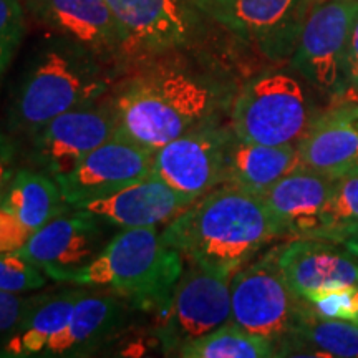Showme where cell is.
Segmentation results:
<instances>
[{"label":"cell","instance_id":"6da1fadb","mask_svg":"<svg viewBox=\"0 0 358 358\" xmlns=\"http://www.w3.org/2000/svg\"><path fill=\"white\" fill-rule=\"evenodd\" d=\"M282 236L261 196L229 185L209 191L161 232L187 261L229 277Z\"/></svg>","mask_w":358,"mask_h":358},{"label":"cell","instance_id":"7a4b0ae2","mask_svg":"<svg viewBox=\"0 0 358 358\" xmlns=\"http://www.w3.org/2000/svg\"><path fill=\"white\" fill-rule=\"evenodd\" d=\"M120 133L156 151L189 129L217 118L221 88L185 65L155 62L113 87Z\"/></svg>","mask_w":358,"mask_h":358},{"label":"cell","instance_id":"3957f363","mask_svg":"<svg viewBox=\"0 0 358 358\" xmlns=\"http://www.w3.org/2000/svg\"><path fill=\"white\" fill-rule=\"evenodd\" d=\"M116 70L58 34H48L27 60L7 108V129L29 136L55 116L101 100Z\"/></svg>","mask_w":358,"mask_h":358},{"label":"cell","instance_id":"277c9868","mask_svg":"<svg viewBox=\"0 0 358 358\" xmlns=\"http://www.w3.org/2000/svg\"><path fill=\"white\" fill-rule=\"evenodd\" d=\"M182 268V256L164 243L156 227H136L111 237L101 252L65 284L106 289L133 307L161 313Z\"/></svg>","mask_w":358,"mask_h":358},{"label":"cell","instance_id":"5b68a950","mask_svg":"<svg viewBox=\"0 0 358 358\" xmlns=\"http://www.w3.org/2000/svg\"><path fill=\"white\" fill-rule=\"evenodd\" d=\"M307 88L289 71H267L244 85L231 110L237 138L261 145H297L315 120Z\"/></svg>","mask_w":358,"mask_h":358},{"label":"cell","instance_id":"8992f818","mask_svg":"<svg viewBox=\"0 0 358 358\" xmlns=\"http://www.w3.org/2000/svg\"><path fill=\"white\" fill-rule=\"evenodd\" d=\"M308 303L290 289L277 264V249L249 262L231 279V320L277 345L294 332Z\"/></svg>","mask_w":358,"mask_h":358},{"label":"cell","instance_id":"52a82bcc","mask_svg":"<svg viewBox=\"0 0 358 358\" xmlns=\"http://www.w3.org/2000/svg\"><path fill=\"white\" fill-rule=\"evenodd\" d=\"M358 0H324L308 8L290 64L306 82L330 98L345 96L347 48Z\"/></svg>","mask_w":358,"mask_h":358},{"label":"cell","instance_id":"ba28073f","mask_svg":"<svg viewBox=\"0 0 358 358\" xmlns=\"http://www.w3.org/2000/svg\"><path fill=\"white\" fill-rule=\"evenodd\" d=\"M156 330L164 353L213 332L231 320V279L187 261Z\"/></svg>","mask_w":358,"mask_h":358},{"label":"cell","instance_id":"9c48e42d","mask_svg":"<svg viewBox=\"0 0 358 358\" xmlns=\"http://www.w3.org/2000/svg\"><path fill=\"white\" fill-rule=\"evenodd\" d=\"M118 118L108 101H93L55 116L29 134L30 166L53 179L73 171L98 146L118 133Z\"/></svg>","mask_w":358,"mask_h":358},{"label":"cell","instance_id":"30bf717a","mask_svg":"<svg viewBox=\"0 0 358 358\" xmlns=\"http://www.w3.org/2000/svg\"><path fill=\"white\" fill-rule=\"evenodd\" d=\"M234 131L209 120L153 151V169L174 189L198 201L224 185Z\"/></svg>","mask_w":358,"mask_h":358},{"label":"cell","instance_id":"8fae6325","mask_svg":"<svg viewBox=\"0 0 358 358\" xmlns=\"http://www.w3.org/2000/svg\"><path fill=\"white\" fill-rule=\"evenodd\" d=\"M209 17L268 58L292 57L307 0H194Z\"/></svg>","mask_w":358,"mask_h":358},{"label":"cell","instance_id":"7c38bea8","mask_svg":"<svg viewBox=\"0 0 358 358\" xmlns=\"http://www.w3.org/2000/svg\"><path fill=\"white\" fill-rule=\"evenodd\" d=\"M38 24L120 70L131 60L124 34L105 0H22Z\"/></svg>","mask_w":358,"mask_h":358},{"label":"cell","instance_id":"4fadbf2b","mask_svg":"<svg viewBox=\"0 0 358 358\" xmlns=\"http://www.w3.org/2000/svg\"><path fill=\"white\" fill-rule=\"evenodd\" d=\"M71 211L48 221L29 237L24 248L15 250L57 282H65L88 266L108 243L106 222L87 211Z\"/></svg>","mask_w":358,"mask_h":358},{"label":"cell","instance_id":"5bb4252c","mask_svg":"<svg viewBox=\"0 0 358 358\" xmlns=\"http://www.w3.org/2000/svg\"><path fill=\"white\" fill-rule=\"evenodd\" d=\"M153 151L116 133L73 171L55 179L71 208L115 194L153 173Z\"/></svg>","mask_w":358,"mask_h":358},{"label":"cell","instance_id":"9a60e30c","mask_svg":"<svg viewBox=\"0 0 358 358\" xmlns=\"http://www.w3.org/2000/svg\"><path fill=\"white\" fill-rule=\"evenodd\" d=\"M131 60H155L189 42L192 22L179 0H105Z\"/></svg>","mask_w":358,"mask_h":358},{"label":"cell","instance_id":"2e32d148","mask_svg":"<svg viewBox=\"0 0 358 358\" xmlns=\"http://www.w3.org/2000/svg\"><path fill=\"white\" fill-rule=\"evenodd\" d=\"M192 203L196 201L174 189L153 171L150 176L116 191L115 194L78 204L71 209L87 211L110 226L136 229L159 226L179 216Z\"/></svg>","mask_w":358,"mask_h":358},{"label":"cell","instance_id":"e0dca14e","mask_svg":"<svg viewBox=\"0 0 358 358\" xmlns=\"http://www.w3.org/2000/svg\"><path fill=\"white\" fill-rule=\"evenodd\" d=\"M277 264L299 297L315 290L358 284V261L337 243L319 237H294L277 249Z\"/></svg>","mask_w":358,"mask_h":358},{"label":"cell","instance_id":"ac0fdd59","mask_svg":"<svg viewBox=\"0 0 358 358\" xmlns=\"http://www.w3.org/2000/svg\"><path fill=\"white\" fill-rule=\"evenodd\" d=\"M335 179L330 174L299 166L280 178L262 196L268 213L280 226L282 234L292 237L315 234Z\"/></svg>","mask_w":358,"mask_h":358},{"label":"cell","instance_id":"d6986e66","mask_svg":"<svg viewBox=\"0 0 358 358\" xmlns=\"http://www.w3.org/2000/svg\"><path fill=\"white\" fill-rule=\"evenodd\" d=\"M301 166L338 178L358 168V101L315 116L297 143Z\"/></svg>","mask_w":358,"mask_h":358},{"label":"cell","instance_id":"ffe728a7","mask_svg":"<svg viewBox=\"0 0 358 358\" xmlns=\"http://www.w3.org/2000/svg\"><path fill=\"white\" fill-rule=\"evenodd\" d=\"M127 307L118 295L85 294L69 324L55 335L42 357H87L100 350L122 332Z\"/></svg>","mask_w":358,"mask_h":358},{"label":"cell","instance_id":"44dd1931","mask_svg":"<svg viewBox=\"0 0 358 358\" xmlns=\"http://www.w3.org/2000/svg\"><path fill=\"white\" fill-rule=\"evenodd\" d=\"M88 290L65 289L30 295L24 315L2 347L0 357H42L53 337L69 324L73 308Z\"/></svg>","mask_w":358,"mask_h":358},{"label":"cell","instance_id":"7402d4cb","mask_svg":"<svg viewBox=\"0 0 358 358\" xmlns=\"http://www.w3.org/2000/svg\"><path fill=\"white\" fill-rule=\"evenodd\" d=\"M301 166L297 145H261L232 136L224 185L262 196L285 174Z\"/></svg>","mask_w":358,"mask_h":358},{"label":"cell","instance_id":"603a6c76","mask_svg":"<svg viewBox=\"0 0 358 358\" xmlns=\"http://www.w3.org/2000/svg\"><path fill=\"white\" fill-rule=\"evenodd\" d=\"M0 206L8 209L30 232L60 214L71 211L55 179L34 168H17L0 192Z\"/></svg>","mask_w":358,"mask_h":358},{"label":"cell","instance_id":"cb8c5ba5","mask_svg":"<svg viewBox=\"0 0 358 358\" xmlns=\"http://www.w3.org/2000/svg\"><path fill=\"white\" fill-rule=\"evenodd\" d=\"M277 357L358 358V322L320 319L308 306L294 332L277 345Z\"/></svg>","mask_w":358,"mask_h":358},{"label":"cell","instance_id":"d4e9b609","mask_svg":"<svg viewBox=\"0 0 358 358\" xmlns=\"http://www.w3.org/2000/svg\"><path fill=\"white\" fill-rule=\"evenodd\" d=\"M176 355L182 358H271L277 357V350L271 340L227 322L186 343Z\"/></svg>","mask_w":358,"mask_h":358},{"label":"cell","instance_id":"484cf974","mask_svg":"<svg viewBox=\"0 0 358 358\" xmlns=\"http://www.w3.org/2000/svg\"><path fill=\"white\" fill-rule=\"evenodd\" d=\"M353 231H358V169L335 179L320 226L312 237L338 244Z\"/></svg>","mask_w":358,"mask_h":358},{"label":"cell","instance_id":"4316f807","mask_svg":"<svg viewBox=\"0 0 358 358\" xmlns=\"http://www.w3.org/2000/svg\"><path fill=\"white\" fill-rule=\"evenodd\" d=\"M25 7L22 0H0V90L25 37Z\"/></svg>","mask_w":358,"mask_h":358},{"label":"cell","instance_id":"83f0119b","mask_svg":"<svg viewBox=\"0 0 358 358\" xmlns=\"http://www.w3.org/2000/svg\"><path fill=\"white\" fill-rule=\"evenodd\" d=\"M312 312L320 319L334 320H358L357 285H343L307 294L303 297Z\"/></svg>","mask_w":358,"mask_h":358},{"label":"cell","instance_id":"f1b7e54d","mask_svg":"<svg viewBox=\"0 0 358 358\" xmlns=\"http://www.w3.org/2000/svg\"><path fill=\"white\" fill-rule=\"evenodd\" d=\"M50 279L42 268L17 252L0 254V290L24 294L42 289Z\"/></svg>","mask_w":358,"mask_h":358},{"label":"cell","instance_id":"f546056e","mask_svg":"<svg viewBox=\"0 0 358 358\" xmlns=\"http://www.w3.org/2000/svg\"><path fill=\"white\" fill-rule=\"evenodd\" d=\"M30 297L0 290V352L17 329Z\"/></svg>","mask_w":358,"mask_h":358},{"label":"cell","instance_id":"4dcf8cb0","mask_svg":"<svg viewBox=\"0 0 358 358\" xmlns=\"http://www.w3.org/2000/svg\"><path fill=\"white\" fill-rule=\"evenodd\" d=\"M32 236L27 227L8 209L0 206V254L15 252L24 248Z\"/></svg>","mask_w":358,"mask_h":358},{"label":"cell","instance_id":"1f68e13d","mask_svg":"<svg viewBox=\"0 0 358 358\" xmlns=\"http://www.w3.org/2000/svg\"><path fill=\"white\" fill-rule=\"evenodd\" d=\"M17 145L10 134L0 129V192L7 186L17 169Z\"/></svg>","mask_w":358,"mask_h":358},{"label":"cell","instance_id":"d6a6232c","mask_svg":"<svg viewBox=\"0 0 358 358\" xmlns=\"http://www.w3.org/2000/svg\"><path fill=\"white\" fill-rule=\"evenodd\" d=\"M347 82L348 93H353V96H358V12L352 24L350 37H348Z\"/></svg>","mask_w":358,"mask_h":358},{"label":"cell","instance_id":"836d02e7","mask_svg":"<svg viewBox=\"0 0 358 358\" xmlns=\"http://www.w3.org/2000/svg\"><path fill=\"white\" fill-rule=\"evenodd\" d=\"M338 244L343 245V248H345L348 252H352L353 256L358 259V231L350 232V234L343 237V239L340 241Z\"/></svg>","mask_w":358,"mask_h":358},{"label":"cell","instance_id":"e575fe53","mask_svg":"<svg viewBox=\"0 0 358 358\" xmlns=\"http://www.w3.org/2000/svg\"><path fill=\"white\" fill-rule=\"evenodd\" d=\"M308 3H310V6H313V3H319V2H324V0H307Z\"/></svg>","mask_w":358,"mask_h":358},{"label":"cell","instance_id":"d590c367","mask_svg":"<svg viewBox=\"0 0 358 358\" xmlns=\"http://www.w3.org/2000/svg\"><path fill=\"white\" fill-rule=\"evenodd\" d=\"M357 303H358V284H357ZM358 322V320H357Z\"/></svg>","mask_w":358,"mask_h":358},{"label":"cell","instance_id":"8d00e7d4","mask_svg":"<svg viewBox=\"0 0 358 358\" xmlns=\"http://www.w3.org/2000/svg\"><path fill=\"white\" fill-rule=\"evenodd\" d=\"M357 169H358V168H357Z\"/></svg>","mask_w":358,"mask_h":358}]
</instances>
